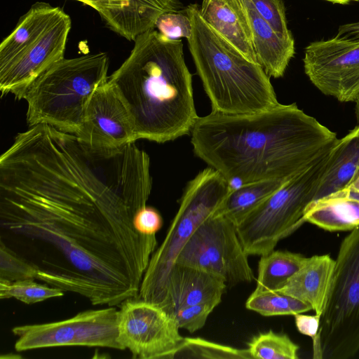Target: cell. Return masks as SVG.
I'll return each mask as SVG.
<instances>
[{"instance_id": "11", "label": "cell", "mask_w": 359, "mask_h": 359, "mask_svg": "<svg viewBox=\"0 0 359 359\" xmlns=\"http://www.w3.org/2000/svg\"><path fill=\"white\" fill-rule=\"evenodd\" d=\"M174 317L161 307L138 298L121 304L118 341L133 358L172 359L184 337Z\"/></svg>"}, {"instance_id": "37", "label": "cell", "mask_w": 359, "mask_h": 359, "mask_svg": "<svg viewBox=\"0 0 359 359\" xmlns=\"http://www.w3.org/2000/svg\"><path fill=\"white\" fill-rule=\"evenodd\" d=\"M327 1H329L332 4H349L353 2H359V0H325Z\"/></svg>"}, {"instance_id": "29", "label": "cell", "mask_w": 359, "mask_h": 359, "mask_svg": "<svg viewBox=\"0 0 359 359\" xmlns=\"http://www.w3.org/2000/svg\"><path fill=\"white\" fill-rule=\"evenodd\" d=\"M245 6L252 8L267 21L283 38L294 40L288 29L283 0H241Z\"/></svg>"}, {"instance_id": "31", "label": "cell", "mask_w": 359, "mask_h": 359, "mask_svg": "<svg viewBox=\"0 0 359 359\" xmlns=\"http://www.w3.org/2000/svg\"><path fill=\"white\" fill-rule=\"evenodd\" d=\"M155 27L165 38L170 40L188 39L192 32L191 22L189 16L180 12H167L156 20Z\"/></svg>"}, {"instance_id": "19", "label": "cell", "mask_w": 359, "mask_h": 359, "mask_svg": "<svg viewBox=\"0 0 359 359\" xmlns=\"http://www.w3.org/2000/svg\"><path fill=\"white\" fill-rule=\"evenodd\" d=\"M359 177V123L331 148L315 200L352 184Z\"/></svg>"}, {"instance_id": "14", "label": "cell", "mask_w": 359, "mask_h": 359, "mask_svg": "<svg viewBox=\"0 0 359 359\" xmlns=\"http://www.w3.org/2000/svg\"><path fill=\"white\" fill-rule=\"evenodd\" d=\"M76 135L87 144L104 149H117L137 140L127 107L108 81L91 96Z\"/></svg>"}, {"instance_id": "16", "label": "cell", "mask_w": 359, "mask_h": 359, "mask_svg": "<svg viewBox=\"0 0 359 359\" xmlns=\"http://www.w3.org/2000/svg\"><path fill=\"white\" fill-rule=\"evenodd\" d=\"M200 13L215 32L257 63L249 19L241 0H203Z\"/></svg>"}, {"instance_id": "12", "label": "cell", "mask_w": 359, "mask_h": 359, "mask_svg": "<svg viewBox=\"0 0 359 359\" xmlns=\"http://www.w3.org/2000/svg\"><path fill=\"white\" fill-rule=\"evenodd\" d=\"M303 62L310 81L324 95L341 102L359 97V38L336 35L311 42Z\"/></svg>"}, {"instance_id": "9", "label": "cell", "mask_w": 359, "mask_h": 359, "mask_svg": "<svg viewBox=\"0 0 359 359\" xmlns=\"http://www.w3.org/2000/svg\"><path fill=\"white\" fill-rule=\"evenodd\" d=\"M236 225L213 214L195 230L175 264L198 269L221 278L226 287L255 279Z\"/></svg>"}, {"instance_id": "34", "label": "cell", "mask_w": 359, "mask_h": 359, "mask_svg": "<svg viewBox=\"0 0 359 359\" xmlns=\"http://www.w3.org/2000/svg\"><path fill=\"white\" fill-rule=\"evenodd\" d=\"M133 224L139 233L156 235L162 227L163 219L155 208L145 205L135 212Z\"/></svg>"}, {"instance_id": "7", "label": "cell", "mask_w": 359, "mask_h": 359, "mask_svg": "<svg viewBox=\"0 0 359 359\" xmlns=\"http://www.w3.org/2000/svg\"><path fill=\"white\" fill-rule=\"evenodd\" d=\"M330 150L283 184L236 226L248 255L262 256L271 252L280 240L306 222L304 212L315 199Z\"/></svg>"}, {"instance_id": "18", "label": "cell", "mask_w": 359, "mask_h": 359, "mask_svg": "<svg viewBox=\"0 0 359 359\" xmlns=\"http://www.w3.org/2000/svg\"><path fill=\"white\" fill-rule=\"evenodd\" d=\"M305 222L324 230L350 231L359 226V190L351 185L311 202Z\"/></svg>"}, {"instance_id": "25", "label": "cell", "mask_w": 359, "mask_h": 359, "mask_svg": "<svg viewBox=\"0 0 359 359\" xmlns=\"http://www.w3.org/2000/svg\"><path fill=\"white\" fill-rule=\"evenodd\" d=\"M245 307L264 316H294L312 310L309 304L276 290H255L248 298Z\"/></svg>"}, {"instance_id": "8", "label": "cell", "mask_w": 359, "mask_h": 359, "mask_svg": "<svg viewBox=\"0 0 359 359\" xmlns=\"http://www.w3.org/2000/svg\"><path fill=\"white\" fill-rule=\"evenodd\" d=\"M319 335L323 358L346 359L359 351V226L339 246Z\"/></svg>"}, {"instance_id": "28", "label": "cell", "mask_w": 359, "mask_h": 359, "mask_svg": "<svg viewBox=\"0 0 359 359\" xmlns=\"http://www.w3.org/2000/svg\"><path fill=\"white\" fill-rule=\"evenodd\" d=\"M176 358H250L248 349H238L201 338H184Z\"/></svg>"}, {"instance_id": "5", "label": "cell", "mask_w": 359, "mask_h": 359, "mask_svg": "<svg viewBox=\"0 0 359 359\" xmlns=\"http://www.w3.org/2000/svg\"><path fill=\"white\" fill-rule=\"evenodd\" d=\"M108 69L106 53L64 57L54 64L25 95L29 126L46 124L76 135L91 96L108 81Z\"/></svg>"}, {"instance_id": "27", "label": "cell", "mask_w": 359, "mask_h": 359, "mask_svg": "<svg viewBox=\"0 0 359 359\" xmlns=\"http://www.w3.org/2000/svg\"><path fill=\"white\" fill-rule=\"evenodd\" d=\"M63 292L57 287L37 283L34 278L14 282L0 280L1 299L15 298L27 304L62 297Z\"/></svg>"}, {"instance_id": "4", "label": "cell", "mask_w": 359, "mask_h": 359, "mask_svg": "<svg viewBox=\"0 0 359 359\" xmlns=\"http://www.w3.org/2000/svg\"><path fill=\"white\" fill-rule=\"evenodd\" d=\"M185 13L192 26L189 49L212 111L249 114L280 104L263 68L215 32L201 17L198 4H189Z\"/></svg>"}, {"instance_id": "15", "label": "cell", "mask_w": 359, "mask_h": 359, "mask_svg": "<svg viewBox=\"0 0 359 359\" xmlns=\"http://www.w3.org/2000/svg\"><path fill=\"white\" fill-rule=\"evenodd\" d=\"M226 288L224 281L214 274L175 264L168 274L160 307L172 316L179 309L194 304L218 305Z\"/></svg>"}, {"instance_id": "32", "label": "cell", "mask_w": 359, "mask_h": 359, "mask_svg": "<svg viewBox=\"0 0 359 359\" xmlns=\"http://www.w3.org/2000/svg\"><path fill=\"white\" fill-rule=\"evenodd\" d=\"M217 306L214 303L194 304L179 309L172 316L180 329L194 333L205 325L209 315Z\"/></svg>"}, {"instance_id": "17", "label": "cell", "mask_w": 359, "mask_h": 359, "mask_svg": "<svg viewBox=\"0 0 359 359\" xmlns=\"http://www.w3.org/2000/svg\"><path fill=\"white\" fill-rule=\"evenodd\" d=\"M335 260L329 255L307 257L302 266L279 289L311 306L315 313L322 315L326 305Z\"/></svg>"}, {"instance_id": "21", "label": "cell", "mask_w": 359, "mask_h": 359, "mask_svg": "<svg viewBox=\"0 0 359 359\" xmlns=\"http://www.w3.org/2000/svg\"><path fill=\"white\" fill-rule=\"evenodd\" d=\"M180 0H130L123 11L111 13L104 21L108 27L129 41L155 27L158 18L167 12L179 11Z\"/></svg>"}, {"instance_id": "2", "label": "cell", "mask_w": 359, "mask_h": 359, "mask_svg": "<svg viewBox=\"0 0 359 359\" xmlns=\"http://www.w3.org/2000/svg\"><path fill=\"white\" fill-rule=\"evenodd\" d=\"M196 156L230 182L290 180L313 165L337 134L295 103L249 114L212 111L193 126Z\"/></svg>"}, {"instance_id": "36", "label": "cell", "mask_w": 359, "mask_h": 359, "mask_svg": "<svg viewBox=\"0 0 359 359\" xmlns=\"http://www.w3.org/2000/svg\"><path fill=\"white\" fill-rule=\"evenodd\" d=\"M337 35L348 38H359V21L340 25Z\"/></svg>"}, {"instance_id": "24", "label": "cell", "mask_w": 359, "mask_h": 359, "mask_svg": "<svg viewBox=\"0 0 359 359\" xmlns=\"http://www.w3.org/2000/svg\"><path fill=\"white\" fill-rule=\"evenodd\" d=\"M306 259L302 254L283 250H273L262 255L255 290L267 291L280 288Z\"/></svg>"}, {"instance_id": "10", "label": "cell", "mask_w": 359, "mask_h": 359, "mask_svg": "<svg viewBox=\"0 0 359 359\" xmlns=\"http://www.w3.org/2000/svg\"><path fill=\"white\" fill-rule=\"evenodd\" d=\"M118 314L116 308L109 306L84 311L61 321L15 327V349L82 346L124 350L118 341Z\"/></svg>"}, {"instance_id": "1", "label": "cell", "mask_w": 359, "mask_h": 359, "mask_svg": "<svg viewBox=\"0 0 359 359\" xmlns=\"http://www.w3.org/2000/svg\"><path fill=\"white\" fill-rule=\"evenodd\" d=\"M152 179L135 142L104 149L39 124L0 157V244L26 260L36 279L92 305L137 298L157 248L135 229Z\"/></svg>"}, {"instance_id": "38", "label": "cell", "mask_w": 359, "mask_h": 359, "mask_svg": "<svg viewBox=\"0 0 359 359\" xmlns=\"http://www.w3.org/2000/svg\"><path fill=\"white\" fill-rule=\"evenodd\" d=\"M355 115H356V118L358 120V123H359V97L355 101Z\"/></svg>"}, {"instance_id": "33", "label": "cell", "mask_w": 359, "mask_h": 359, "mask_svg": "<svg viewBox=\"0 0 359 359\" xmlns=\"http://www.w3.org/2000/svg\"><path fill=\"white\" fill-rule=\"evenodd\" d=\"M297 330L302 334L310 337L313 343V358H323L319 330L321 315H306L299 313L294 315Z\"/></svg>"}, {"instance_id": "22", "label": "cell", "mask_w": 359, "mask_h": 359, "mask_svg": "<svg viewBox=\"0 0 359 359\" xmlns=\"http://www.w3.org/2000/svg\"><path fill=\"white\" fill-rule=\"evenodd\" d=\"M62 11L45 2H36L0 44V68L9 64L35 41Z\"/></svg>"}, {"instance_id": "3", "label": "cell", "mask_w": 359, "mask_h": 359, "mask_svg": "<svg viewBox=\"0 0 359 359\" xmlns=\"http://www.w3.org/2000/svg\"><path fill=\"white\" fill-rule=\"evenodd\" d=\"M134 42L108 83L127 107L137 139L164 143L189 134L198 116L182 41L152 28Z\"/></svg>"}, {"instance_id": "23", "label": "cell", "mask_w": 359, "mask_h": 359, "mask_svg": "<svg viewBox=\"0 0 359 359\" xmlns=\"http://www.w3.org/2000/svg\"><path fill=\"white\" fill-rule=\"evenodd\" d=\"M289 180H264L234 187L215 212L236 226L257 206Z\"/></svg>"}, {"instance_id": "39", "label": "cell", "mask_w": 359, "mask_h": 359, "mask_svg": "<svg viewBox=\"0 0 359 359\" xmlns=\"http://www.w3.org/2000/svg\"><path fill=\"white\" fill-rule=\"evenodd\" d=\"M354 188L359 190V177L358 179L351 184Z\"/></svg>"}, {"instance_id": "6", "label": "cell", "mask_w": 359, "mask_h": 359, "mask_svg": "<svg viewBox=\"0 0 359 359\" xmlns=\"http://www.w3.org/2000/svg\"><path fill=\"white\" fill-rule=\"evenodd\" d=\"M231 182L211 167L189 182L163 242L151 257L138 299L161 306L168 274L180 251L234 188Z\"/></svg>"}, {"instance_id": "20", "label": "cell", "mask_w": 359, "mask_h": 359, "mask_svg": "<svg viewBox=\"0 0 359 359\" xmlns=\"http://www.w3.org/2000/svg\"><path fill=\"white\" fill-rule=\"evenodd\" d=\"M245 8L250 25L257 63L269 77L283 76L294 56V41L283 38L252 8Z\"/></svg>"}, {"instance_id": "35", "label": "cell", "mask_w": 359, "mask_h": 359, "mask_svg": "<svg viewBox=\"0 0 359 359\" xmlns=\"http://www.w3.org/2000/svg\"><path fill=\"white\" fill-rule=\"evenodd\" d=\"M95 9L104 20L111 13L126 10L130 0H76Z\"/></svg>"}, {"instance_id": "13", "label": "cell", "mask_w": 359, "mask_h": 359, "mask_svg": "<svg viewBox=\"0 0 359 359\" xmlns=\"http://www.w3.org/2000/svg\"><path fill=\"white\" fill-rule=\"evenodd\" d=\"M71 27V18L62 10L35 41L9 64L0 68L2 95L12 94L17 99H24L35 80L64 58Z\"/></svg>"}, {"instance_id": "30", "label": "cell", "mask_w": 359, "mask_h": 359, "mask_svg": "<svg viewBox=\"0 0 359 359\" xmlns=\"http://www.w3.org/2000/svg\"><path fill=\"white\" fill-rule=\"evenodd\" d=\"M36 277V271L34 266L0 244V280L14 282Z\"/></svg>"}, {"instance_id": "26", "label": "cell", "mask_w": 359, "mask_h": 359, "mask_svg": "<svg viewBox=\"0 0 359 359\" xmlns=\"http://www.w3.org/2000/svg\"><path fill=\"white\" fill-rule=\"evenodd\" d=\"M247 349L251 358L297 359L299 346L286 334L269 330L255 336Z\"/></svg>"}]
</instances>
